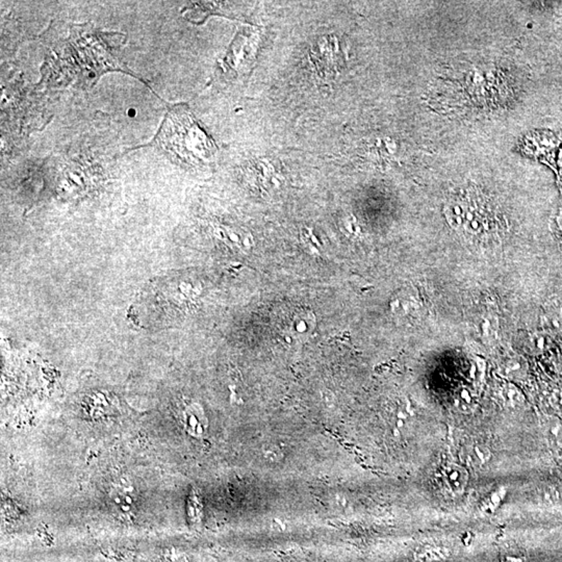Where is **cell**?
<instances>
[{"label": "cell", "mask_w": 562, "mask_h": 562, "mask_svg": "<svg viewBox=\"0 0 562 562\" xmlns=\"http://www.w3.org/2000/svg\"><path fill=\"white\" fill-rule=\"evenodd\" d=\"M158 141L179 161L191 165L210 162L217 151L214 141L199 126L185 105L170 109Z\"/></svg>", "instance_id": "cell-1"}, {"label": "cell", "mask_w": 562, "mask_h": 562, "mask_svg": "<svg viewBox=\"0 0 562 562\" xmlns=\"http://www.w3.org/2000/svg\"><path fill=\"white\" fill-rule=\"evenodd\" d=\"M277 324L286 339L306 340L315 330V317L310 308L292 306L281 313Z\"/></svg>", "instance_id": "cell-2"}, {"label": "cell", "mask_w": 562, "mask_h": 562, "mask_svg": "<svg viewBox=\"0 0 562 562\" xmlns=\"http://www.w3.org/2000/svg\"><path fill=\"white\" fill-rule=\"evenodd\" d=\"M183 423L188 434L195 438H202L210 426L205 409L199 403H191L185 407Z\"/></svg>", "instance_id": "cell-3"}, {"label": "cell", "mask_w": 562, "mask_h": 562, "mask_svg": "<svg viewBox=\"0 0 562 562\" xmlns=\"http://www.w3.org/2000/svg\"><path fill=\"white\" fill-rule=\"evenodd\" d=\"M443 487L452 496H459L465 492L469 482V473L465 468L456 463H449L441 474Z\"/></svg>", "instance_id": "cell-4"}, {"label": "cell", "mask_w": 562, "mask_h": 562, "mask_svg": "<svg viewBox=\"0 0 562 562\" xmlns=\"http://www.w3.org/2000/svg\"><path fill=\"white\" fill-rule=\"evenodd\" d=\"M411 418H413V413H411L409 403L404 402V401H398L391 411V422L395 436H400L407 431L411 423Z\"/></svg>", "instance_id": "cell-5"}, {"label": "cell", "mask_w": 562, "mask_h": 562, "mask_svg": "<svg viewBox=\"0 0 562 562\" xmlns=\"http://www.w3.org/2000/svg\"><path fill=\"white\" fill-rule=\"evenodd\" d=\"M111 499L119 514L129 516L134 508V499L129 487L117 485L112 490Z\"/></svg>", "instance_id": "cell-6"}, {"label": "cell", "mask_w": 562, "mask_h": 562, "mask_svg": "<svg viewBox=\"0 0 562 562\" xmlns=\"http://www.w3.org/2000/svg\"><path fill=\"white\" fill-rule=\"evenodd\" d=\"M544 434L551 447H562V422L558 418H548L544 425Z\"/></svg>", "instance_id": "cell-7"}, {"label": "cell", "mask_w": 562, "mask_h": 562, "mask_svg": "<svg viewBox=\"0 0 562 562\" xmlns=\"http://www.w3.org/2000/svg\"><path fill=\"white\" fill-rule=\"evenodd\" d=\"M456 407L460 413L469 414L474 411L476 401H475L474 394L468 387H463L458 391L456 395Z\"/></svg>", "instance_id": "cell-8"}, {"label": "cell", "mask_w": 562, "mask_h": 562, "mask_svg": "<svg viewBox=\"0 0 562 562\" xmlns=\"http://www.w3.org/2000/svg\"><path fill=\"white\" fill-rule=\"evenodd\" d=\"M502 398L505 404L509 407L522 406L525 402V397L519 391L518 387L512 384H506L502 389Z\"/></svg>", "instance_id": "cell-9"}, {"label": "cell", "mask_w": 562, "mask_h": 562, "mask_svg": "<svg viewBox=\"0 0 562 562\" xmlns=\"http://www.w3.org/2000/svg\"><path fill=\"white\" fill-rule=\"evenodd\" d=\"M526 372H527V364L524 360H510L503 364L502 373L506 377L512 378V379L524 377Z\"/></svg>", "instance_id": "cell-10"}, {"label": "cell", "mask_w": 562, "mask_h": 562, "mask_svg": "<svg viewBox=\"0 0 562 562\" xmlns=\"http://www.w3.org/2000/svg\"><path fill=\"white\" fill-rule=\"evenodd\" d=\"M492 458V453L485 445H474L470 449L469 460L474 465H482L487 463Z\"/></svg>", "instance_id": "cell-11"}, {"label": "cell", "mask_w": 562, "mask_h": 562, "mask_svg": "<svg viewBox=\"0 0 562 562\" xmlns=\"http://www.w3.org/2000/svg\"><path fill=\"white\" fill-rule=\"evenodd\" d=\"M261 456H263L266 463H277L283 458V453H282L281 449L279 445L268 444L264 445L263 449H261Z\"/></svg>", "instance_id": "cell-12"}, {"label": "cell", "mask_w": 562, "mask_h": 562, "mask_svg": "<svg viewBox=\"0 0 562 562\" xmlns=\"http://www.w3.org/2000/svg\"><path fill=\"white\" fill-rule=\"evenodd\" d=\"M302 243H303L304 247H306V252H310V254L313 255H320V244L319 242L315 239V237L313 236L311 232H308V234L306 232H302Z\"/></svg>", "instance_id": "cell-13"}, {"label": "cell", "mask_w": 562, "mask_h": 562, "mask_svg": "<svg viewBox=\"0 0 562 562\" xmlns=\"http://www.w3.org/2000/svg\"><path fill=\"white\" fill-rule=\"evenodd\" d=\"M552 403L555 409L562 411V391L555 394L552 398Z\"/></svg>", "instance_id": "cell-14"}, {"label": "cell", "mask_w": 562, "mask_h": 562, "mask_svg": "<svg viewBox=\"0 0 562 562\" xmlns=\"http://www.w3.org/2000/svg\"><path fill=\"white\" fill-rule=\"evenodd\" d=\"M557 225H558L559 229H561L562 234V208L561 212H559L558 217H557Z\"/></svg>", "instance_id": "cell-15"}, {"label": "cell", "mask_w": 562, "mask_h": 562, "mask_svg": "<svg viewBox=\"0 0 562 562\" xmlns=\"http://www.w3.org/2000/svg\"><path fill=\"white\" fill-rule=\"evenodd\" d=\"M506 562H522L519 558H514V557H507Z\"/></svg>", "instance_id": "cell-16"}]
</instances>
